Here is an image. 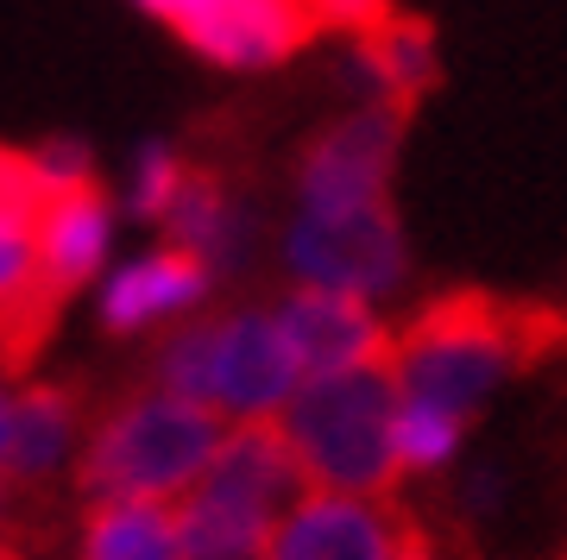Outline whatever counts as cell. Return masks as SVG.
Segmentation results:
<instances>
[{"label":"cell","mask_w":567,"mask_h":560,"mask_svg":"<svg viewBox=\"0 0 567 560\" xmlns=\"http://www.w3.org/2000/svg\"><path fill=\"white\" fill-rule=\"evenodd\" d=\"M82 447V397L70 384H13L7 409V498H25L63 473Z\"/></svg>","instance_id":"4fadbf2b"},{"label":"cell","mask_w":567,"mask_h":560,"mask_svg":"<svg viewBox=\"0 0 567 560\" xmlns=\"http://www.w3.org/2000/svg\"><path fill=\"white\" fill-rule=\"evenodd\" d=\"M391 416H398V384L379 360L334 378H303L271 422L309 491L391 498V485L404 479L391 454Z\"/></svg>","instance_id":"7a4b0ae2"},{"label":"cell","mask_w":567,"mask_h":560,"mask_svg":"<svg viewBox=\"0 0 567 560\" xmlns=\"http://www.w3.org/2000/svg\"><path fill=\"white\" fill-rule=\"evenodd\" d=\"M353 76H360L365 101H385L398 114H416V101L442 82V51L416 13H391L385 25H372L353 39Z\"/></svg>","instance_id":"5bb4252c"},{"label":"cell","mask_w":567,"mask_h":560,"mask_svg":"<svg viewBox=\"0 0 567 560\" xmlns=\"http://www.w3.org/2000/svg\"><path fill=\"white\" fill-rule=\"evenodd\" d=\"M416 522L385 498L347 491H303L265 541V560H404Z\"/></svg>","instance_id":"ba28073f"},{"label":"cell","mask_w":567,"mask_h":560,"mask_svg":"<svg viewBox=\"0 0 567 560\" xmlns=\"http://www.w3.org/2000/svg\"><path fill=\"white\" fill-rule=\"evenodd\" d=\"M152 378L158 391L203 403L221 422H271L303 384V372L271 309H227L171 328L152 360Z\"/></svg>","instance_id":"3957f363"},{"label":"cell","mask_w":567,"mask_h":560,"mask_svg":"<svg viewBox=\"0 0 567 560\" xmlns=\"http://www.w3.org/2000/svg\"><path fill=\"white\" fill-rule=\"evenodd\" d=\"M107 246H114V201L102 196V183L39 196V208H32V259H39V283L58 302L89 290V278L107 265Z\"/></svg>","instance_id":"8fae6325"},{"label":"cell","mask_w":567,"mask_h":560,"mask_svg":"<svg viewBox=\"0 0 567 560\" xmlns=\"http://www.w3.org/2000/svg\"><path fill=\"white\" fill-rule=\"evenodd\" d=\"M303 498V473L284 447L278 422H234L203 479L171 510L189 560H265L278 517Z\"/></svg>","instance_id":"5b68a950"},{"label":"cell","mask_w":567,"mask_h":560,"mask_svg":"<svg viewBox=\"0 0 567 560\" xmlns=\"http://www.w3.org/2000/svg\"><path fill=\"white\" fill-rule=\"evenodd\" d=\"M303 13L316 32H347V39H360L372 25H385L398 13V0H303Z\"/></svg>","instance_id":"ffe728a7"},{"label":"cell","mask_w":567,"mask_h":560,"mask_svg":"<svg viewBox=\"0 0 567 560\" xmlns=\"http://www.w3.org/2000/svg\"><path fill=\"white\" fill-rule=\"evenodd\" d=\"M410 114L385 101H360L353 114L322 126L297 158V208H365L391 201V170L404 152Z\"/></svg>","instance_id":"52a82bcc"},{"label":"cell","mask_w":567,"mask_h":560,"mask_svg":"<svg viewBox=\"0 0 567 560\" xmlns=\"http://www.w3.org/2000/svg\"><path fill=\"white\" fill-rule=\"evenodd\" d=\"M39 177H32V158L25 152H13V145H0V208H20V215H32L39 208Z\"/></svg>","instance_id":"44dd1931"},{"label":"cell","mask_w":567,"mask_h":560,"mask_svg":"<svg viewBox=\"0 0 567 560\" xmlns=\"http://www.w3.org/2000/svg\"><path fill=\"white\" fill-rule=\"evenodd\" d=\"M183 170H189V158H183L171 139H145L140 152H133V170H126V208L158 227V215L171 208V196H177Z\"/></svg>","instance_id":"ac0fdd59"},{"label":"cell","mask_w":567,"mask_h":560,"mask_svg":"<svg viewBox=\"0 0 567 560\" xmlns=\"http://www.w3.org/2000/svg\"><path fill=\"white\" fill-rule=\"evenodd\" d=\"M215 290V271H208L196 252L183 246H152L145 259L121 265L114 278L102 283V328L107 334H145L158 321L196 315Z\"/></svg>","instance_id":"7c38bea8"},{"label":"cell","mask_w":567,"mask_h":560,"mask_svg":"<svg viewBox=\"0 0 567 560\" xmlns=\"http://www.w3.org/2000/svg\"><path fill=\"white\" fill-rule=\"evenodd\" d=\"M7 409H13V378L0 372V498H7Z\"/></svg>","instance_id":"7402d4cb"},{"label":"cell","mask_w":567,"mask_h":560,"mask_svg":"<svg viewBox=\"0 0 567 560\" xmlns=\"http://www.w3.org/2000/svg\"><path fill=\"white\" fill-rule=\"evenodd\" d=\"M221 416L171 391L121 397L76 447V485L95 498H183L221 447Z\"/></svg>","instance_id":"277c9868"},{"label":"cell","mask_w":567,"mask_h":560,"mask_svg":"<svg viewBox=\"0 0 567 560\" xmlns=\"http://www.w3.org/2000/svg\"><path fill=\"white\" fill-rule=\"evenodd\" d=\"M82 560H189L171 504L158 498H95L82 517Z\"/></svg>","instance_id":"2e32d148"},{"label":"cell","mask_w":567,"mask_h":560,"mask_svg":"<svg viewBox=\"0 0 567 560\" xmlns=\"http://www.w3.org/2000/svg\"><path fill=\"white\" fill-rule=\"evenodd\" d=\"M284 265L309 290H341V297H391L410 271L404 227L391 201L365 208H297L284 227Z\"/></svg>","instance_id":"8992f818"},{"label":"cell","mask_w":567,"mask_h":560,"mask_svg":"<svg viewBox=\"0 0 567 560\" xmlns=\"http://www.w3.org/2000/svg\"><path fill=\"white\" fill-rule=\"evenodd\" d=\"M466 422L435 409V403L398 397V416H391V454H398V473H442L454 454H461Z\"/></svg>","instance_id":"e0dca14e"},{"label":"cell","mask_w":567,"mask_h":560,"mask_svg":"<svg viewBox=\"0 0 567 560\" xmlns=\"http://www.w3.org/2000/svg\"><path fill=\"white\" fill-rule=\"evenodd\" d=\"M25 158H32V177H39L44 196H51V189H82V183H95V152L82 139H39Z\"/></svg>","instance_id":"d6986e66"},{"label":"cell","mask_w":567,"mask_h":560,"mask_svg":"<svg viewBox=\"0 0 567 560\" xmlns=\"http://www.w3.org/2000/svg\"><path fill=\"white\" fill-rule=\"evenodd\" d=\"M158 234H164V246H183V252H196L208 271H221V265L240 259L246 215H240V201H234V189H227L215 170L189 164L183 183H177V196H171V208L158 215Z\"/></svg>","instance_id":"9a60e30c"},{"label":"cell","mask_w":567,"mask_h":560,"mask_svg":"<svg viewBox=\"0 0 567 560\" xmlns=\"http://www.w3.org/2000/svg\"><path fill=\"white\" fill-rule=\"evenodd\" d=\"M164 25L221 70H271L316 39L303 0H177Z\"/></svg>","instance_id":"9c48e42d"},{"label":"cell","mask_w":567,"mask_h":560,"mask_svg":"<svg viewBox=\"0 0 567 560\" xmlns=\"http://www.w3.org/2000/svg\"><path fill=\"white\" fill-rule=\"evenodd\" d=\"M271 315H278V328H284V341H290V353H297V372H303V378H334V372L385 360L391 328L372 315V302H360V297L297 283Z\"/></svg>","instance_id":"30bf717a"},{"label":"cell","mask_w":567,"mask_h":560,"mask_svg":"<svg viewBox=\"0 0 567 560\" xmlns=\"http://www.w3.org/2000/svg\"><path fill=\"white\" fill-rule=\"evenodd\" d=\"M561 341L567 321L548 309L486 297V290H454V297H435L429 309H416L391 334L385 372L398 384V397L435 403L447 416L473 422L511 372L536 365Z\"/></svg>","instance_id":"6da1fadb"}]
</instances>
